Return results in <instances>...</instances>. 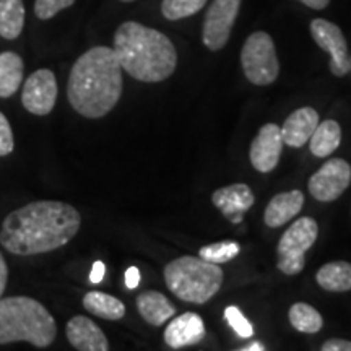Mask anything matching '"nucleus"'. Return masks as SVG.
Returning a JSON list of instances; mask_svg holds the SVG:
<instances>
[{
    "instance_id": "1",
    "label": "nucleus",
    "mask_w": 351,
    "mask_h": 351,
    "mask_svg": "<svg viewBox=\"0 0 351 351\" xmlns=\"http://www.w3.org/2000/svg\"><path fill=\"white\" fill-rule=\"evenodd\" d=\"M80 213L57 200H39L3 219L0 244L15 256H36L56 251L80 230Z\"/></svg>"
},
{
    "instance_id": "2",
    "label": "nucleus",
    "mask_w": 351,
    "mask_h": 351,
    "mask_svg": "<svg viewBox=\"0 0 351 351\" xmlns=\"http://www.w3.org/2000/svg\"><path fill=\"white\" fill-rule=\"evenodd\" d=\"M67 95L72 108L88 119L106 116L122 95V67L114 49L96 46L78 57Z\"/></svg>"
},
{
    "instance_id": "3",
    "label": "nucleus",
    "mask_w": 351,
    "mask_h": 351,
    "mask_svg": "<svg viewBox=\"0 0 351 351\" xmlns=\"http://www.w3.org/2000/svg\"><path fill=\"white\" fill-rule=\"evenodd\" d=\"M112 49L122 70L140 82H163L178 65V52L171 39L137 21H125L117 28Z\"/></svg>"
},
{
    "instance_id": "4",
    "label": "nucleus",
    "mask_w": 351,
    "mask_h": 351,
    "mask_svg": "<svg viewBox=\"0 0 351 351\" xmlns=\"http://www.w3.org/2000/svg\"><path fill=\"white\" fill-rule=\"evenodd\" d=\"M56 335V320L41 302L28 296L0 300V345L28 341L38 348H46Z\"/></svg>"
},
{
    "instance_id": "5",
    "label": "nucleus",
    "mask_w": 351,
    "mask_h": 351,
    "mask_svg": "<svg viewBox=\"0 0 351 351\" xmlns=\"http://www.w3.org/2000/svg\"><path fill=\"white\" fill-rule=\"evenodd\" d=\"M165 280L169 291L179 300L205 304L221 288L223 270L202 257L184 256L166 265Z\"/></svg>"
},
{
    "instance_id": "6",
    "label": "nucleus",
    "mask_w": 351,
    "mask_h": 351,
    "mask_svg": "<svg viewBox=\"0 0 351 351\" xmlns=\"http://www.w3.org/2000/svg\"><path fill=\"white\" fill-rule=\"evenodd\" d=\"M241 64L247 80L258 86L271 85L280 73L274 39L269 33L256 32L245 39L241 51Z\"/></svg>"
},
{
    "instance_id": "7",
    "label": "nucleus",
    "mask_w": 351,
    "mask_h": 351,
    "mask_svg": "<svg viewBox=\"0 0 351 351\" xmlns=\"http://www.w3.org/2000/svg\"><path fill=\"white\" fill-rule=\"evenodd\" d=\"M319 234V226L314 218L302 217L296 219L280 239L276 254H278V269L285 275H298L304 269V254L313 247Z\"/></svg>"
},
{
    "instance_id": "8",
    "label": "nucleus",
    "mask_w": 351,
    "mask_h": 351,
    "mask_svg": "<svg viewBox=\"0 0 351 351\" xmlns=\"http://www.w3.org/2000/svg\"><path fill=\"white\" fill-rule=\"evenodd\" d=\"M241 0H213L204 21L202 39L210 51H219L231 36L232 25L238 19Z\"/></svg>"
},
{
    "instance_id": "9",
    "label": "nucleus",
    "mask_w": 351,
    "mask_h": 351,
    "mask_svg": "<svg viewBox=\"0 0 351 351\" xmlns=\"http://www.w3.org/2000/svg\"><path fill=\"white\" fill-rule=\"evenodd\" d=\"M311 34L320 49L330 54V72L345 77L350 72V54L341 29L332 21L315 19L311 21Z\"/></svg>"
},
{
    "instance_id": "10",
    "label": "nucleus",
    "mask_w": 351,
    "mask_h": 351,
    "mask_svg": "<svg viewBox=\"0 0 351 351\" xmlns=\"http://www.w3.org/2000/svg\"><path fill=\"white\" fill-rule=\"evenodd\" d=\"M351 182V166L345 160H328L317 173L311 176L309 192L319 202H333L343 194Z\"/></svg>"
},
{
    "instance_id": "11",
    "label": "nucleus",
    "mask_w": 351,
    "mask_h": 351,
    "mask_svg": "<svg viewBox=\"0 0 351 351\" xmlns=\"http://www.w3.org/2000/svg\"><path fill=\"white\" fill-rule=\"evenodd\" d=\"M56 99L57 80L51 70H36L28 77L23 85V95H21V103L26 111L36 116H46L56 106Z\"/></svg>"
},
{
    "instance_id": "12",
    "label": "nucleus",
    "mask_w": 351,
    "mask_h": 351,
    "mask_svg": "<svg viewBox=\"0 0 351 351\" xmlns=\"http://www.w3.org/2000/svg\"><path fill=\"white\" fill-rule=\"evenodd\" d=\"M282 129L276 124H265L258 130L249 150L251 163L258 173H271L280 161L283 150Z\"/></svg>"
},
{
    "instance_id": "13",
    "label": "nucleus",
    "mask_w": 351,
    "mask_h": 351,
    "mask_svg": "<svg viewBox=\"0 0 351 351\" xmlns=\"http://www.w3.org/2000/svg\"><path fill=\"white\" fill-rule=\"evenodd\" d=\"M254 192L245 184H231L221 187L212 197L213 205L230 219L232 225L243 223L244 215L254 205Z\"/></svg>"
},
{
    "instance_id": "14",
    "label": "nucleus",
    "mask_w": 351,
    "mask_h": 351,
    "mask_svg": "<svg viewBox=\"0 0 351 351\" xmlns=\"http://www.w3.org/2000/svg\"><path fill=\"white\" fill-rule=\"evenodd\" d=\"M205 339V324L199 314L186 313L171 320L165 330L166 345L173 350L200 343Z\"/></svg>"
},
{
    "instance_id": "15",
    "label": "nucleus",
    "mask_w": 351,
    "mask_h": 351,
    "mask_svg": "<svg viewBox=\"0 0 351 351\" xmlns=\"http://www.w3.org/2000/svg\"><path fill=\"white\" fill-rule=\"evenodd\" d=\"M67 339L80 351H108L109 343L103 330L85 315H75L67 324Z\"/></svg>"
},
{
    "instance_id": "16",
    "label": "nucleus",
    "mask_w": 351,
    "mask_h": 351,
    "mask_svg": "<svg viewBox=\"0 0 351 351\" xmlns=\"http://www.w3.org/2000/svg\"><path fill=\"white\" fill-rule=\"evenodd\" d=\"M319 125V114L313 108H301L289 114L282 129L283 143L293 148H301L313 137L315 127Z\"/></svg>"
},
{
    "instance_id": "17",
    "label": "nucleus",
    "mask_w": 351,
    "mask_h": 351,
    "mask_svg": "<svg viewBox=\"0 0 351 351\" xmlns=\"http://www.w3.org/2000/svg\"><path fill=\"white\" fill-rule=\"evenodd\" d=\"M304 205V195L301 191L282 192L276 194L267 205L263 213V221L269 228H280L287 225L289 219L300 215Z\"/></svg>"
},
{
    "instance_id": "18",
    "label": "nucleus",
    "mask_w": 351,
    "mask_h": 351,
    "mask_svg": "<svg viewBox=\"0 0 351 351\" xmlns=\"http://www.w3.org/2000/svg\"><path fill=\"white\" fill-rule=\"evenodd\" d=\"M137 309L150 326L160 327L176 314V307L160 291H145L137 298Z\"/></svg>"
},
{
    "instance_id": "19",
    "label": "nucleus",
    "mask_w": 351,
    "mask_h": 351,
    "mask_svg": "<svg viewBox=\"0 0 351 351\" xmlns=\"http://www.w3.org/2000/svg\"><path fill=\"white\" fill-rule=\"evenodd\" d=\"M319 287L326 291L345 293L351 289V263L337 261L320 267L315 275Z\"/></svg>"
},
{
    "instance_id": "20",
    "label": "nucleus",
    "mask_w": 351,
    "mask_h": 351,
    "mask_svg": "<svg viewBox=\"0 0 351 351\" xmlns=\"http://www.w3.org/2000/svg\"><path fill=\"white\" fill-rule=\"evenodd\" d=\"M23 82V60L15 52L0 54V98H10Z\"/></svg>"
},
{
    "instance_id": "21",
    "label": "nucleus",
    "mask_w": 351,
    "mask_h": 351,
    "mask_svg": "<svg viewBox=\"0 0 351 351\" xmlns=\"http://www.w3.org/2000/svg\"><path fill=\"white\" fill-rule=\"evenodd\" d=\"M83 307L96 317L106 320H119L125 315L124 302L101 291L86 293L83 298Z\"/></svg>"
},
{
    "instance_id": "22",
    "label": "nucleus",
    "mask_w": 351,
    "mask_h": 351,
    "mask_svg": "<svg viewBox=\"0 0 351 351\" xmlns=\"http://www.w3.org/2000/svg\"><path fill=\"white\" fill-rule=\"evenodd\" d=\"M311 152L317 158L330 156L341 142V129L337 121L328 119L315 127L313 137L309 138Z\"/></svg>"
},
{
    "instance_id": "23",
    "label": "nucleus",
    "mask_w": 351,
    "mask_h": 351,
    "mask_svg": "<svg viewBox=\"0 0 351 351\" xmlns=\"http://www.w3.org/2000/svg\"><path fill=\"white\" fill-rule=\"evenodd\" d=\"M23 0H0V36L16 39L23 32Z\"/></svg>"
},
{
    "instance_id": "24",
    "label": "nucleus",
    "mask_w": 351,
    "mask_h": 351,
    "mask_svg": "<svg viewBox=\"0 0 351 351\" xmlns=\"http://www.w3.org/2000/svg\"><path fill=\"white\" fill-rule=\"evenodd\" d=\"M288 317L291 326L302 333H317L324 326V319L319 311L306 302H296L289 307Z\"/></svg>"
},
{
    "instance_id": "25",
    "label": "nucleus",
    "mask_w": 351,
    "mask_h": 351,
    "mask_svg": "<svg viewBox=\"0 0 351 351\" xmlns=\"http://www.w3.org/2000/svg\"><path fill=\"white\" fill-rule=\"evenodd\" d=\"M207 5V0H163L161 13L166 20L176 21L192 16Z\"/></svg>"
},
{
    "instance_id": "26",
    "label": "nucleus",
    "mask_w": 351,
    "mask_h": 351,
    "mask_svg": "<svg viewBox=\"0 0 351 351\" xmlns=\"http://www.w3.org/2000/svg\"><path fill=\"white\" fill-rule=\"evenodd\" d=\"M239 252L241 245L236 241H221V243L204 245L199 251V257L219 265V263H226L234 257H238Z\"/></svg>"
},
{
    "instance_id": "27",
    "label": "nucleus",
    "mask_w": 351,
    "mask_h": 351,
    "mask_svg": "<svg viewBox=\"0 0 351 351\" xmlns=\"http://www.w3.org/2000/svg\"><path fill=\"white\" fill-rule=\"evenodd\" d=\"M225 319L228 320V324H230V327L238 333L241 339H251L254 335L252 324L245 319V315L241 313L239 307L228 306L225 309Z\"/></svg>"
},
{
    "instance_id": "28",
    "label": "nucleus",
    "mask_w": 351,
    "mask_h": 351,
    "mask_svg": "<svg viewBox=\"0 0 351 351\" xmlns=\"http://www.w3.org/2000/svg\"><path fill=\"white\" fill-rule=\"evenodd\" d=\"M75 0H36L34 2V13L39 20H49L60 10L72 7Z\"/></svg>"
},
{
    "instance_id": "29",
    "label": "nucleus",
    "mask_w": 351,
    "mask_h": 351,
    "mask_svg": "<svg viewBox=\"0 0 351 351\" xmlns=\"http://www.w3.org/2000/svg\"><path fill=\"white\" fill-rule=\"evenodd\" d=\"M13 152V134L7 117L0 112V156Z\"/></svg>"
},
{
    "instance_id": "30",
    "label": "nucleus",
    "mask_w": 351,
    "mask_h": 351,
    "mask_svg": "<svg viewBox=\"0 0 351 351\" xmlns=\"http://www.w3.org/2000/svg\"><path fill=\"white\" fill-rule=\"evenodd\" d=\"M322 351H351V341L341 339L327 340L322 345Z\"/></svg>"
},
{
    "instance_id": "31",
    "label": "nucleus",
    "mask_w": 351,
    "mask_h": 351,
    "mask_svg": "<svg viewBox=\"0 0 351 351\" xmlns=\"http://www.w3.org/2000/svg\"><path fill=\"white\" fill-rule=\"evenodd\" d=\"M140 283V271L137 267H129L125 271V287L129 289H135Z\"/></svg>"
},
{
    "instance_id": "32",
    "label": "nucleus",
    "mask_w": 351,
    "mask_h": 351,
    "mask_svg": "<svg viewBox=\"0 0 351 351\" xmlns=\"http://www.w3.org/2000/svg\"><path fill=\"white\" fill-rule=\"evenodd\" d=\"M104 274H106V267H104L103 262H95L93 269H91L90 274V282L91 283H101V280L104 278Z\"/></svg>"
},
{
    "instance_id": "33",
    "label": "nucleus",
    "mask_w": 351,
    "mask_h": 351,
    "mask_svg": "<svg viewBox=\"0 0 351 351\" xmlns=\"http://www.w3.org/2000/svg\"><path fill=\"white\" fill-rule=\"evenodd\" d=\"M7 278H8V269H7V263H5V258H3L2 254H0V298H2L3 291H5V287H7Z\"/></svg>"
},
{
    "instance_id": "34",
    "label": "nucleus",
    "mask_w": 351,
    "mask_h": 351,
    "mask_svg": "<svg viewBox=\"0 0 351 351\" xmlns=\"http://www.w3.org/2000/svg\"><path fill=\"white\" fill-rule=\"evenodd\" d=\"M300 2L304 3L306 7L314 8V10H324L330 3V0H300Z\"/></svg>"
},
{
    "instance_id": "35",
    "label": "nucleus",
    "mask_w": 351,
    "mask_h": 351,
    "mask_svg": "<svg viewBox=\"0 0 351 351\" xmlns=\"http://www.w3.org/2000/svg\"><path fill=\"white\" fill-rule=\"evenodd\" d=\"M241 351H265V346H263L262 343H258V341H254L252 345L241 348Z\"/></svg>"
},
{
    "instance_id": "36",
    "label": "nucleus",
    "mask_w": 351,
    "mask_h": 351,
    "mask_svg": "<svg viewBox=\"0 0 351 351\" xmlns=\"http://www.w3.org/2000/svg\"><path fill=\"white\" fill-rule=\"evenodd\" d=\"M122 2H134V0H122Z\"/></svg>"
},
{
    "instance_id": "37",
    "label": "nucleus",
    "mask_w": 351,
    "mask_h": 351,
    "mask_svg": "<svg viewBox=\"0 0 351 351\" xmlns=\"http://www.w3.org/2000/svg\"><path fill=\"white\" fill-rule=\"evenodd\" d=\"M350 72H351V56H350Z\"/></svg>"
}]
</instances>
